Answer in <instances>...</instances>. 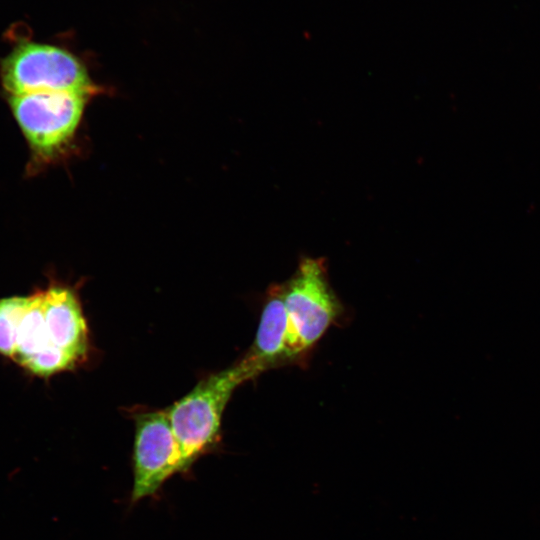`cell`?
<instances>
[{
	"instance_id": "8",
	"label": "cell",
	"mask_w": 540,
	"mask_h": 540,
	"mask_svg": "<svg viewBox=\"0 0 540 540\" xmlns=\"http://www.w3.org/2000/svg\"><path fill=\"white\" fill-rule=\"evenodd\" d=\"M47 348H57L49 343L43 309V290L29 295L27 307L16 332L13 360L22 367L33 356Z\"/></svg>"
},
{
	"instance_id": "7",
	"label": "cell",
	"mask_w": 540,
	"mask_h": 540,
	"mask_svg": "<svg viewBox=\"0 0 540 540\" xmlns=\"http://www.w3.org/2000/svg\"><path fill=\"white\" fill-rule=\"evenodd\" d=\"M288 315L284 302L283 284L274 285L268 292L252 347L246 354L264 371L287 358Z\"/></svg>"
},
{
	"instance_id": "5",
	"label": "cell",
	"mask_w": 540,
	"mask_h": 540,
	"mask_svg": "<svg viewBox=\"0 0 540 540\" xmlns=\"http://www.w3.org/2000/svg\"><path fill=\"white\" fill-rule=\"evenodd\" d=\"M134 420L132 503L155 495L173 475L184 472L167 409L141 412Z\"/></svg>"
},
{
	"instance_id": "3",
	"label": "cell",
	"mask_w": 540,
	"mask_h": 540,
	"mask_svg": "<svg viewBox=\"0 0 540 540\" xmlns=\"http://www.w3.org/2000/svg\"><path fill=\"white\" fill-rule=\"evenodd\" d=\"M284 286L288 315L287 358L311 348L339 316L341 304L333 292L325 260L305 257Z\"/></svg>"
},
{
	"instance_id": "1",
	"label": "cell",
	"mask_w": 540,
	"mask_h": 540,
	"mask_svg": "<svg viewBox=\"0 0 540 540\" xmlns=\"http://www.w3.org/2000/svg\"><path fill=\"white\" fill-rule=\"evenodd\" d=\"M261 372L263 370L245 355L230 367L199 381L167 409L181 449L184 472L218 445L222 416L234 390Z\"/></svg>"
},
{
	"instance_id": "2",
	"label": "cell",
	"mask_w": 540,
	"mask_h": 540,
	"mask_svg": "<svg viewBox=\"0 0 540 540\" xmlns=\"http://www.w3.org/2000/svg\"><path fill=\"white\" fill-rule=\"evenodd\" d=\"M89 98L69 91L8 96L13 117L28 143L31 165L49 164L67 151Z\"/></svg>"
},
{
	"instance_id": "9",
	"label": "cell",
	"mask_w": 540,
	"mask_h": 540,
	"mask_svg": "<svg viewBox=\"0 0 540 540\" xmlns=\"http://www.w3.org/2000/svg\"><path fill=\"white\" fill-rule=\"evenodd\" d=\"M29 296H12L0 299V354L13 358L16 332L27 307Z\"/></svg>"
},
{
	"instance_id": "4",
	"label": "cell",
	"mask_w": 540,
	"mask_h": 540,
	"mask_svg": "<svg viewBox=\"0 0 540 540\" xmlns=\"http://www.w3.org/2000/svg\"><path fill=\"white\" fill-rule=\"evenodd\" d=\"M1 83L8 94L40 91L95 93L86 68L70 52L48 44L19 43L1 62Z\"/></svg>"
},
{
	"instance_id": "6",
	"label": "cell",
	"mask_w": 540,
	"mask_h": 540,
	"mask_svg": "<svg viewBox=\"0 0 540 540\" xmlns=\"http://www.w3.org/2000/svg\"><path fill=\"white\" fill-rule=\"evenodd\" d=\"M43 309L49 343L83 362L89 349L88 328L75 291L50 284L43 290Z\"/></svg>"
}]
</instances>
